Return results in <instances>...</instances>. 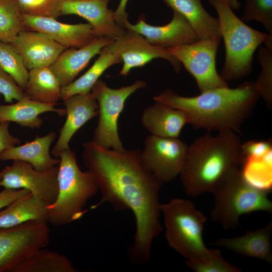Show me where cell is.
<instances>
[{
  "instance_id": "1",
  "label": "cell",
  "mask_w": 272,
  "mask_h": 272,
  "mask_svg": "<svg viewBox=\"0 0 272 272\" xmlns=\"http://www.w3.org/2000/svg\"><path fill=\"white\" fill-rule=\"evenodd\" d=\"M82 158L101 193L90 209L107 202L116 211L130 210L135 232L129 257L135 264L148 262L153 242L162 229L159 192L163 183L146 167L139 150L119 151L92 141L83 144Z\"/></svg>"
},
{
  "instance_id": "2",
  "label": "cell",
  "mask_w": 272,
  "mask_h": 272,
  "mask_svg": "<svg viewBox=\"0 0 272 272\" xmlns=\"http://www.w3.org/2000/svg\"><path fill=\"white\" fill-rule=\"evenodd\" d=\"M260 97L255 82L247 81L234 88H216L193 97L167 89L154 99L183 111L195 128L238 133Z\"/></svg>"
},
{
  "instance_id": "3",
  "label": "cell",
  "mask_w": 272,
  "mask_h": 272,
  "mask_svg": "<svg viewBox=\"0 0 272 272\" xmlns=\"http://www.w3.org/2000/svg\"><path fill=\"white\" fill-rule=\"evenodd\" d=\"M241 140L238 133L223 131L200 136L187 147L180 174L186 194L211 192L233 169L241 163Z\"/></svg>"
},
{
  "instance_id": "4",
  "label": "cell",
  "mask_w": 272,
  "mask_h": 272,
  "mask_svg": "<svg viewBox=\"0 0 272 272\" xmlns=\"http://www.w3.org/2000/svg\"><path fill=\"white\" fill-rule=\"evenodd\" d=\"M218 18L220 32L225 47V60L220 75L225 81H234L251 71L253 55L262 43L272 49L267 33L255 30L238 18L224 0H209Z\"/></svg>"
},
{
  "instance_id": "5",
  "label": "cell",
  "mask_w": 272,
  "mask_h": 272,
  "mask_svg": "<svg viewBox=\"0 0 272 272\" xmlns=\"http://www.w3.org/2000/svg\"><path fill=\"white\" fill-rule=\"evenodd\" d=\"M59 158L57 195L47 206V222L57 227L82 218L87 212V202L99 191L92 174L80 169L73 151H63Z\"/></svg>"
},
{
  "instance_id": "6",
  "label": "cell",
  "mask_w": 272,
  "mask_h": 272,
  "mask_svg": "<svg viewBox=\"0 0 272 272\" xmlns=\"http://www.w3.org/2000/svg\"><path fill=\"white\" fill-rule=\"evenodd\" d=\"M212 193L214 199L211 218L226 230L237 227L244 215L255 212L272 213L268 192L249 184L239 167L230 171Z\"/></svg>"
},
{
  "instance_id": "7",
  "label": "cell",
  "mask_w": 272,
  "mask_h": 272,
  "mask_svg": "<svg viewBox=\"0 0 272 272\" xmlns=\"http://www.w3.org/2000/svg\"><path fill=\"white\" fill-rule=\"evenodd\" d=\"M169 245L183 256L185 263L206 258L212 249L203 239L207 218L189 200L174 198L160 204Z\"/></svg>"
},
{
  "instance_id": "8",
  "label": "cell",
  "mask_w": 272,
  "mask_h": 272,
  "mask_svg": "<svg viewBox=\"0 0 272 272\" xmlns=\"http://www.w3.org/2000/svg\"><path fill=\"white\" fill-rule=\"evenodd\" d=\"M146 86V83L143 80L118 89L108 87L102 80L97 82L90 92L97 102L99 115L93 142L106 148L119 151L125 150L118 134V120L126 99Z\"/></svg>"
},
{
  "instance_id": "9",
  "label": "cell",
  "mask_w": 272,
  "mask_h": 272,
  "mask_svg": "<svg viewBox=\"0 0 272 272\" xmlns=\"http://www.w3.org/2000/svg\"><path fill=\"white\" fill-rule=\"evenodd\" d=\"M50 240L45 221H30L19 226L0 228V272H12L19 264Z\"/></svg>"
},
{
  "instance_id": "10",
  "label": "cell",
  "mask_w": 272,
  "mask_h": 272,
  "mask_svg": "<svg viewBox=\"0 0 272 272\" xmlns=\"http://www.w3.org/2000/svg\"><path fill=\"white\" fill-rule=\"evenodd\" d=\"M221 37L198 39L190 44L167 48L195 79L201 92L228 87L216 69Z\"/></svg>"
},
{
  "instance_id": "11",
  "label": "cell",
  "mask_w": 272,
  "mask_h": 272,
  "mask_svg": "<svg viewBox=\"0 0 272 272\" xmlns=\"http://www.w3.org/2000/svg\"><path fill=\"white\" fill-rule=\"evenodd\" d=\"M188 146L178 138L154 135L147 137L141 151L143 162L159 180L169 182L179 175L184 166Z\"/></svg>"
},
{
  "instance_id": "12",
  "label": "cell",
  "mask_w": 272,
  "mask_h": 272,
  "mask_svg": "<svg viewBox=\"0 0 272 272\" xmlns=\"http://www.w3.org/2000/svg\"><path fill=\"white\" fill-rule=\"evenodd\" d=\"M0 187L28 190L48 205L53 203L58 193V165L46 171H38L27 162L14 160L2 171Z\"/></svg>"
},
{
  "instance_id": "13",
  "label": "cell",
  "mask_w": 272,
  "mask_h": 272,
  "mask_svg": "<svg viewBox=\"0 0 272 272\" xmlns=\"http://www.w3.org/2000/svg\"><path fill=\"white\" fill-rule=\"evenodd\" d=\"M112 45L123 63L119 75L126 76L134 68L145 66L154 59L168 61L176 72L181 69L180 62L167 48L150 43L143 36L127 31L122 36L114 40Z\"/></svg>"
},
{
  "instance_id": "14",
  "label": "cell",
  "mask_w": 272,
  "mask_h": 272,
  "mask_svg": "<svg viewBox=\"0 0 272 272\" xmlns=\"http://www.w3.org/2000/svg\"><path fill=\"white\" fill-rule=\"evenodd\" d=\"M110 0L60 1V15H75L86 20L98 37L115 40L127 30L115 21L114 11L108 8Z\"/></svg>"
},
{
  "instance_id": "15",
  "label": "cell",
  "mask_w": 272,
  "mask_h": 272,
  "mask_svg": "<svg viewBox=\"0 0 272 272\" xmlns=\"http://www.w3.org/2000/svg\"><path fill=\"white\" fill-rule=\"evenodd\" d=\"M124 28L142 35L151 44L165 48L190 44L199 39L186 19L175 11L166 25H151L141 17L134 24L127 22Z\"/></svg>"
},
{
  "instance_id": "16",
  "label": "cell",
  "mask_w": 272,
  "mask_h": 272,
  "mask_svg": "<svg viewBox=\"0 0 272 272\" xmlns=\"http://www.w3.org/2000/svg\"><path fill=\"white\" fill-rule=\"evenodd\" d=\"M22 17L25 29L46 34L66 48H80L98 38L88 23L70 24L52 18L24 14Z\"/></svg>"
},
{
  "instance_id": "17",
  "label": "cell",
  "mask_w": 272,
  "mask_h": 272,
  "mask_svg": "<svg viewBox=\"0 0 272 272\" xmlns=\"http://www.w3.org/2000/svg\"><path fill=\"white\" fill-rule=\"evenodd\" d=\"M28 70L49 67L67 49L43 33L25 29L9 43Z\"/></svg>"
},
{
  "instance_id": "18",
  "label": "cell",
  "mask_w": 272,
  "mask_h": 272,
  "mask_svg": "<svg viewBox=\"0 0 272 272\" xmlns=\"http://www.w3.org/2000/svg\"><path fill=\"white\" fill-rule=\"evenodd\" d=\"M63 101L66 117L51 150L52 155L55 158H59L62 152L70 149V142L77 131L98 115L97 102L91 93L75 95Z\"/></svg>"
},
{
  "instance_id": "19",
  "label": "cell",
  "mask_w": 272,
  "mask_h": 272,
  "mask_svg": "<svg viewBox=\"0 0 272 272\" xmlns=\"http://www.w3.org/2000/svg\"><path fill=\"white\" fill-rule=\"evenodd\" d=\"M114 40L104 37H98L81 47L69 48L62 51L49 66L61 87L73 82L90 61Z\"/></svg>"
},
{
  "instance_id": "20",
  "label": "cell",
  "mask_w": 272,
  "mask_h": 272,
  "mask_svg": "<svg viewBox=\"0 0 272 272\" xmlns=\"http://www.w3.org/2000/svg\"><path fill=\"white\" fill-rule=\"evenodd\" d=\"M272 222L256 230L246 231L239 236L218 238L212 244L238 254L272 263L271 238Z\"/></svg>"
},
{
  "instance_id": "21",
  "label": "cell",
  "mask_w": 272,
  "mask_h": 272,
  "mask_svg": "<svg viewBox=\"0 0 272 272\" xmlns=\"http://www.w3.org/2000/svg\"><path fill=\"white\" fill-rule=\"evenodd\" d=\"M56 133L53 131L37 137L31 142L5 150L0 154V161L19 160L28 163L38 171L49 170L58 165L59 158L52 157L50 146Z\"/></svg>"
},
{
  "instance_id": "22",
  "label": "cell",
  "mask_w": 272,
  "mask_h": 272,
  "mask_svg": "<svg viewBox=\"0 0 272 272\" xmlns=\"http://www.w3.org/2000/svg\"><path fill=\"white\" fill-rule=\"evenodd\" d=\"M141 120L152 135L164 138H178L183 127L189 124L183 111L157 101L144 109Z\"/></svg>"
},
{
  "instance_id": "23",
  "label": "cell",
  "mask_w": 272,
  "mask_h": 272,
  "mask_svg": "<svg viewBox=\"0 0 272 272\" xmlns=\"http://www.w3.org/2000/svg\"><path fill=\"white\" fill-rule=\"evenodd\" d=\"M55 105L40 103L25 96L17 102L0 105V122H14L23 127L38 129L43 124L39 116L46 112H54L59 116L66 114L65 108H58Z\"/></svg>"
},
{
  "instance_id": "24",
  "label": "cell",
  "mask_w": 272,
  "mask_h": 272,
  "mask_svg": "<svg viewBox=\"0 0 272 272\" xmlns=\"http://www.w3.org/2000/svg\"><path fill=\"white\" fill-rule=\"evenodd\" d=\"M162 1L186 19L199 39L221 38L218 18L206 11L201 0Z\"/></svg>"
},
{
  "instance_id": "25",
  "label": "cell",
  "mask_w": 272,
  "mask_h": 272,
  "mask_svg": "<svg viewBox=\"0 0 272 272\" xmlns=\"http://www.w3.org/2000/svg\"><path fill=\"white\" fill-rule=\"evenodd\" d=\"M48 205L31 193L0 210V228L19 226L30 221L47 222Z\"/></svg>"
},
{
  "instance_id": "26",
  "label": "cell",
  "mask_w": 272,
  "mask_h": 272,
  "mask_svg": "<svg viewBox=\"0 0 272 272\" xmlns=\"http://www.w3.org/2000/svg\"><path fill=\"white\" fill-rule=\"evenodd\" d=\"M93 65L80 77L61 88V100L91 91L102 74L111 66L122 62L115 51L112 42L104 47Z\"/></svg>"
},
{
  "instance_id": "27",
  "label": "cell",
  "mask_w": 272,
  "mask_h": 272,
  "mask_svg": "<svg viewBox=\"0 0 272 272\" xmlns=\"http://www.w3.org/2000/svg\"><path fill=\"white\" fill-rule=\"evenodd\" d=\"M61 88L49 67L29 70L25 96L34 101L55 105L61 99Z\"/></svg>"
},
{
  "instance_id": "28",
  "label": "cell",
  "mask_w": 272,
  "mask_h": 272,
  "mask_svg": "<svg viewBox=\"0 0 272 272\" xmlns=\"http://www.w3.org/2000/svg\"><path fill=\"white\" fill-rule=\"evenodd\" d=\"M68 258L57 252L42 248L38 249L12 272H76Z\"/></svg>"
},
{
  "instance_id": "29",
  "label": "cell",
  "mask_w": 272,
  "mask_h": 272,
  "mask_svg": "<svg viewBox=\"0 0 272 272\" xmlns=\"http://www.w3.org/2000/svg\"><path fill=\"white\" fill-rule=\"evenodd\" d=\"M272 152L263 155L242 158V175L250 185L268 192L271 188Z\"/></svg>"
},
{
  "instance_id": "30",
  "label": "cell",
  "mask_w": 272,
  "mask_h": 272,
  "mask_svg": "<svg viewBox=\"0 0 272 272\" xmlns=\"http://www.w3.org/2000/svg\"><path fill=\"white\" fill-rule=\"evenodd\" d=\"M25 29L16 0H0V41L10 43Z\"/></svg>"
},
{
  "instance_id": "31",
  "label": "cell",
  "mask_w": 272,
  "mask_h": 272,
  "mask_svg": "<svg viewBox=\"0 0 272 272\" xmlns=\"http://www.w3.org/2000/svg\"><path fill=\"white\" fill-rule=\"evenodd\" d=\"M0 68L8 73L20 88L25 89L29 70L13 46L2 41H0Z\"/></svg>"
},
{
  "instance_id": "32",
  "label": "cell",
  "mask_w": 272,
  "mask_h": 272,
  "mask_svg": "<svg viewBox=\"0 0 272 272\" xmlns=\"http://www.w3.org/2000/svg\"><path fill=\"white\" fill-rule=\"evenodd\" d=\"M257 58L261 71L255 82L260 96L266 102L268 107L272 105V49L266 46L258 48Z\"/></svg>"
},
{
  "instance_id": "33",
  "label": "cell",
  "mask_w": 272,
  "mask_h": 272,
  "mask_svg": "<svg viewBox=\"0 0 272 272\" xmlns=\"http://www.w3.org/2000/svg\"><path fill=\"white\" fill-rule=\"evenodd\" d=\"M241 20L261 23L272 40V0H246Z\"/></svg>"
},
{
  "instance_id": "34",
  "label": "cell",
  "mask_w": 272,
  "mask_h": 272,
  "mask_svg": "<svg viewBox=\"0 0 272 272\" xmlns=\"http://www.w3.org/2000/svg\"><path fill=\"white\" fill-rule=\"evenodd\" d=\"M196 272H241L242 270L228 262L218 249H213L206 258L186 263Z\"/></svg>"
},
{
  "instance_id": "35",
  "label": "cell",
  "mask_w": 272,
  "mask_h": 272,
  "mask_svg": "<svg viewBox=\"0 0 272 272\" xmlns=\"http://www.w3.org/2000/svg\"><path fill=\"white\" fill-rule=\"evenodd\" d=\"M60 0H16L22 14L57 19Z\"/></svg>"
},
{
  "instance_id": "36",
  "label": "cell",
  "mask_w": 272,
  "mask_h": 272,
  "mask_svg": "<svg viewBox=\"0 0 272 272\" xmlns=\"http://www.w3.org/2000/svg\"><path fill=\"white\" fill-rule=\"evenodd\" d=\"M0 94L6 102L11 103L25 96L24 90L20 88L6 72L0 68Z\"/></svg>"
},
{
  "instance_id": "37",
  "label": "cell",
  "mask_w": 272,
  "mask_h": 272,
  "mask_svg": "<svg viewBox=\"0 0 272 272\" xmlns=\"http://www.w3.org/2000/svg\"><path fill=\"white\" fill-rule=\"evenodd\" d=\"M9 122H0V154L5 150L20 145V140L11 133Z\"/></svg>"
},
{
  "instance_id": "38",
  "label": "cell",
  "mask_w": 272,
  "mask_h": 272,
  "mask_svg": "<svg viewBox=\"0 0 272 272\" xmlns=\"http://www.w3.org/2000/svg\"><path fill=\"white\" fill-rule=\"evenodd\" d=\"M30 192L25 189H6L0 191V210L18 198L23 196Z\"/></svg>"
},
{
  "instance_id": "39",
  "label": "cell",
  "mask_w": 272,
  "mask_h": 272,
  "mask_svg": "<svg viewBox=\"0 0 272 272\" xmlns=\"http://www.w3.org/2000/svg\"><path fill=\"white\" fill-rule=\"evenodd\" d=\"M128 2V0H120L117 8L114 11L116 22L124 28L126 23L128 21V14L126 11Z\"/></svg>"
},
{
  "instance_id": "40",
  "label": "cell",
  "mask_w": 272,
  "mask_h": 272,
  "mask_svg": "<svg viewBox=\"0 0 272 272\" xmlns=\"http://www.w3.org/2000/svg\"><path fill=\"white\" fill-rule=\"evenodd\" d=\"M230 8L234 10H238L240 7V3L239 0H224Z\"/></svg>"
},
{
  "instance_id": "41",
  "label": "cell",
  "mask_w": 272,
  "mask_h": 272,
  "mask_svg": "<svg viewBox=\"0 0 272 272\" xmlns=\"http://www.w3.org/2000/svg\"><path fill=\"white\" fill-rule=\"evenodd\" d=\"M2 178V171H0V180Z\"/></svg>"
},
{
  "instance_id": "42",
  "label": "cell",
  "mask_w": 272,
  "mask_h": 272,
  "mask_svg": "<svg viewBox=\"0 0 272 272\" xmlns=\"http://www.w3.org/2000/svg\"><path fill=\"white\" fill-rule=\"evenodd\" d=\"M61 1H77V0H61Z\"/></svg>"
},
{
  "instance_id": "43",
  "label": "cell",
  "mask_w": 272,
  "mask_h": 272,
  "mask_svg": "<svg viewBox=\"0 0 272 272\" xmlns=\"http://www.w3.org/2000/svg\"><path fill=\"white\" fill-rule=\"evenodd\" d=\"M1 96H2V95L0 94V98L1 97Z\"/></svg>"
}]
</instances>
